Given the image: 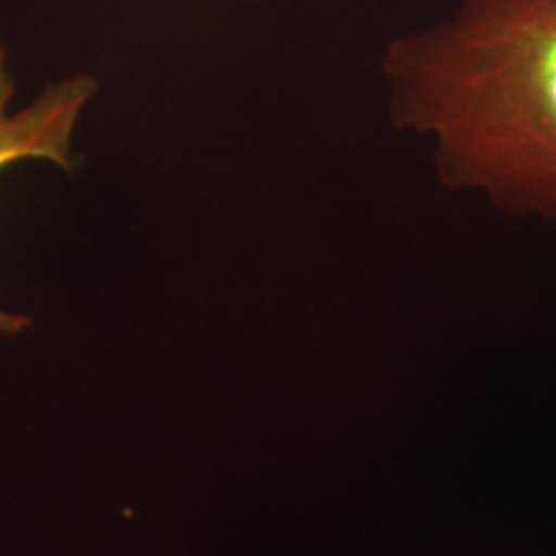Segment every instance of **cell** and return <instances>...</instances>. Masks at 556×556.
I'll use <instances>...</instances> for the list:
<instances>
[{
	"instance_id": "6da1fadb",
	"label": "cell",
	"mask_w": 556,
	"mask_h": 556,
	"mask_svg": "<svg viewBox=\"0 0 556 556\" xmlns=\"http://www.w3.org/2000/svg\"><path fill=\"white\" fill-rule=\"evenodd\" d=\"M389 116L433 142L443 186L556 219V0H462L389 41Z\"/></svg>"
},
{
	"instance_id": "7a4b0ae2",
	"label": "cell",
	"mask_w": 556,
	"mask_h": 556,
	"mask_svg": "<svg viewBox=\"0 0 556 556\" xmlns=\"http://www.w3.org/2000/svg\"><path fill=\"white\" fill-rule=\"evenodd\" d=\"M13 78L9 73V54L0 41V170L18 160H50L62 168H70V139L80 111L96 93V80L88 75L60 80L41 90L29 106L11 111ZM26 319L0 312V330L16 332Z\"/></svg>"
}]
</instances>
